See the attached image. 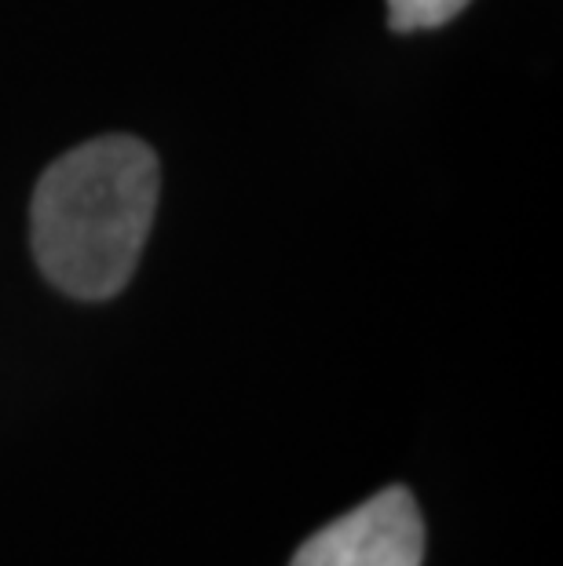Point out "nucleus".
Returning <instances> with one entry per match:
<instances>
[{
	"instance_id": "3",
	"label": "nucleus",
	"mask_w": 563,
	"mask_h": 566,
	"mask_svg": "<svg viewBox=\"0 0 563 566\" xmlns=\"http://www.w3.org/2000/svg\"><path fill=\"white\" fill-rule=\"evenodd\" d=\"M472 0H388V22L392 30H436L447 27L453 15H461Z\"/></svg>"
},
{
	"instance_id": "1",
	"label": "nucleus",
	"mask_w": 563,
	"mask_h": 566,
	"mask_svg": "<svg viewBox=\"0 0 563 566\" xmlns=\"http://www.w3.org/2000/svg\"><path fill=\"white\" fill-rule=\"evenodd\" d=\"M161 165L143 139L103 136L44 168L30 205L38 268L74 300H111L147 245Z\"/></svg>"
},
{
	"instance_id": "2",
	"label": "nucleus",
	"mask_w": 563,
	"mask_h": 566,
	"mask_svg": "<svg viewBox=\"0 0 563 566\" xmlns=\"http://www.w3.org/2000/svg\"><path fill=\"white\" fill-rule=\"evenodd\" d=\"M425 520L414 493L388 486L315 530L290 566H421Z\"/></svg>"
}]
</instances>
